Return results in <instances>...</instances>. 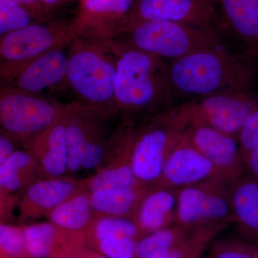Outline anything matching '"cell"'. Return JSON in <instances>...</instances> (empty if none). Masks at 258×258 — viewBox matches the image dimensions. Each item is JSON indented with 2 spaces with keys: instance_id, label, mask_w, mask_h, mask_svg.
Listing matches in <instances>:
<instances>
[{
  "instance_id": "8",
  "label": "cell",
  "mask_w": 258,
  "mask_h": 258,
  "mask_svg": "<svg viewBox=\"0 0 258 258\" xmlns=\"http://www.w3.org/2000/svg\"><path fill=\"white\" fill-rule=\"evenodd\" d=\"M93 108L74 102L66 107V123L69 149L68 175L96 169L104 161L111 135L107 121Z\"/></svg>"
},
{
  "instance_id": "13",
  "label": "cell",
  "mask_w": 258,
  "mask_h": 258,
  "mask_svg": "<svg viewBox=\"0 0 258 258\" xmlns=\"http://www.w3.org/2000/svg\"><path fill=\"white\" fill-rule=\"evenodd\" d=\"M135 0H83L73 20L76 38L111 40L128 25Z\"/></svg>"
},
{
  "instance_id": "34",
  "label": "cell",
  "mask_w": 258,
  "mask_h": 258,
  "mask_svg": "<svg viewBox=\"0 0 258 258\" xmlns=\"http://www.w3.org/2000/svg\"><path fill=\"white\" fill-rule=\"evenodd\" d=\"M24 144L13 134L1 129L0 130V165L5 163L20 147Z\"/></svg>"
},
{
  "instance_id": "6",
  "label": "cell",
  "mask_w": 258,
  "mask_h": 258,
  "mask_svg": "<svg viewBox=\"0 0 258 258\" xmlns=\"http://www.w3.org/2000/svg\"><path fill=\"white\" fill-rule=\"evenodd\" d=\"M76 38L71 21L36 23L1 37V85L10 81L27 64L49 51L72 43Z\"/></svg>"
},
{
  "instance_id": "23",
  "label": "cell",
  "mask_w": 258,
  "mask_h": 258,
  "mask_svg": "<svg viewBox=\"0 0 258 258\" xmlns=\"http://www.w3.org/2000/svg\"><path fill=\"white\" fill-rule=\"evenodd\" d=\"M230 201L233 224L244 236L258 242V179L246 172L233 181Z\"/></svg>"
},
{
  "instance_id": "11",
  "label": "cell",
  "mask_w": 258,
  "mask_h": 258,
  "mask_svg": "<svg viewBox=\"0 0 258 258\" xmlns=\"http://www.w3.org/2000/svg\"><path fill=\"white\" fill-rule=\"evenodd\" d=\"M140 20L186 24L214 30L221 35L218 15L212 0H137L128 25Z\"/></svg>"
},
{
  "instance_id": "29",
  "label": "cell",
  "mask_w": 258,
  "mask_h": 258,
  "mask_svg": "<svg viewBox=\"0 0 258 258\" xmlns=\"http://www.w3.org/2000/svg\"><path fill=\"white\" fill-rule=\"evenodd\" d=\"M36 23L38 22L23 7L10 0H0L1 37Z\"/></svg>"
},
{
  "instance_id": "5",
  "label": "cell",
  "mask_w": 258,
  "mask_h": 258,
  "mask_svg": "<svg viewBox=\"0 0 258 258\" xmlns=\"http://www.w3.org/2000/svg\"><path fill=\"white\" fill-rule=\"evenodd\" d=\"M191 124L184 102L150 117L134 126L132 163L140 184L157 182L168 157Z\"/></svg>"
},
{
  "instance_id": "2",
  "label": "cell",
  "mask_w": 258,
  "mask_h": 258,
  "mask_svg": "<svg viewBox=\"0 0 258 258\" xmlns=\"http://www.w3.org/2000/svg\"><path fill=\"white\" fill-rule=\"evenodd\" d=\"M252 54L234 53L225 47H218L168 61L174 98L186 102L227 90L249 88L255 75L249 60Z\"/></svg>"
},
{
  "instance_id": "19",
  "label": "cell",
  "mask_w": 258,
  "mask_h": 258,
  "mask_svg": "<svg viewBox=\"0 0 258 258\" xmlns=\"http://www.w3.org/2000/svg\"><path fill=\"white\" fill-rule=\"evenodd\" d=\"M23 226L32 258L76 255L87 249L86 234L64 230L50 221Z\"/></svg>"
},
{
  "instance_id": "17",
  "label": "cell",
  "mask_w": 258,
  "mask_h": 258,
  "mask_svg": "<svg viewBox=\"0 0 258 258\" xmlns=\"http://www.w3.org/2000/svg\"><path fill=\"white\" fill-rule=\"evenodd\" d=\"M47 178L40 163L26 149L16 151L0 165L1 222L12 220L20 198L29 186Z\"/></svg>"
},
{
  "instance_id": "39",
  "label": "cell",
  "mask_w": 258,
  "mask_h": 258,
  "mask_svg": "<svg viewBox=\"0 0 258 258\" xmlns=\"http://www.w3.org/2000/svg\"><path fill=\"white\" fill-rule=\"evenodd\" d=\"M87 249L86 250L83 251V252L79 254H76V255L71 256H63V257H48V258H85L86 256V252H87Z\"/></svg>"
},
{
  "instance_id": "16",
  "label": "cell",
  "mask_w": 258,
  "mask_h": 258,
  "mask_svg": "<svg viewBox=\"0 0 258 258\" xmlns=\"http://www.w3.org/2000/svg\"><path fill=\"white\" fill-rule=\"evenodd\" d=\"M186 137L204 157L232 183L246 174L237 139L202 123L190 124Z\"/></svg>"
},
{
  "instance_id": "27",
  "label": "cell",
  "mask_w": 258,
  "mask_h": 258,
  "mask_svg": "<svg viewBox=\"0 0 258 258\" xmlns=\"http://www.w3.org/2000/svg\"><path fill=\"white\" fill-rule=\"evenodd\" d=\"M189 233L177 225L155 231L137 242V258H167L173 249L186 240Z\"/></svg>"
},
{
  "instance_id": "33",
  "label": "cell",
  "mask_w": 258,
  "mask_h": 258,
  "mask_svg": "<svg viewBox=\"0 0 258 258\" xmlns=\"http://www.w3.org/2000/svg\"><path fill=\"white\" fill-rule=\"evenodd\" d=\"M242 157L258 149V110L246 120L237 137Z\"/></svg>"
},
{
  "instance_id": "4",
  "label": "cell",
  "mask_w": 258,
  "mask_h": 258,
  "mask_svg": "<svg viewBox=\"0 0 258 258\" xmlns=\"http://www.w3.org/2000/svg\"><path fill=\"white\" fill-rule=\"evenodd\" d=\"M117 49H134L171 61L204 49L225 47L214 30L162 20L129 24L111 40Z\"/></svg>"
},
{
  "instance_id": "10",
  "label": "cell",
  "mask_w": 258,
  "mask_h": 258,
  "mask_svg": "<svg viewBox=\"0 0 258 258\" xmlns=\"http://www.w3.org/2000/svg\"><path fill=\"white\" fill-rule=\"evenodd\" d=\"M191 123H202L237 139L246 120L258 110L249 88L232 89L184 102Z\"/></svg>"
},
{
  "instance_id": "1",
  "label": "cell",
  "mask_w": 258,
  "mask_h": 258,
  "mask_svg": "<svg viewBox=\"0 0 258 258\" xmlns=\"http://www.w3.org/2000/svg\"><path fill=\"white\" fill-rule=\"evenodd\" d=\"M115 49V106L125 123H140L176 106L168 61L134 49Z\"/></svg>"
},
{
  "instance_id": "3",
  "label": "cell",
  "mask_w": 258,
  "mask_h": 258,
  "mask_svg": "<svg viewBox=\"0 0 258 258\" xmlns=\"http://www.w3.org/2000/svg\"><path fill=\"white\" fill-rule=\"evenodd\" d=\"M117 59L111 40L77 37L70 45L66 88L77 103L108 120L118 115L115 102Z\"/></svg>"
},
{
  "instance_id": "40",
  "label": "cell",
  "mask_w": 258,
  "mask_h": 258,
  "mask_svg": "<svg viewBox=\"0 0 258 258\" xmlns=\"http://www.w3.org/2000/svg\"><path fill=\"white\" fill-rule=\"evenodd\" d=\"M81 1H83V0H81Z\"/></svg>"
},
{
  "instance_id": "38",
  "label": "cell",
  "mask_w": 258,
  "mask_h": 258,
  "mask_svg": "<svg viewBox=\"0 0 258 258\" xmlns=\"http://www.w3.org/2000/svg\"><path fill=\"white\" fill-rule=\"evenodd\" d=\"M64 0H42L46 10L50 9L51 8H54L56 5L60 4Z\"/></svg>"
},
{
  "instance_id": "26",
  "label": "cell",
  "mask_w": 258,
  "mask_h": 258,
  "mask_svg": "<svg viewBox=\"0 0 258 258\" xmlns=\"http://www.w3.org/2000/svg\"><path fill=\"white\" fill-rule=\"evenodd\" d=\"M144 236L133 220L96 213L86 232L88 246L91 249L108 237H127L139 241Z\"/></svg>"
},
{
  "instance_id": "36",
  "label": "cell",
  "mask_w": 258,
  "mask_h": 258,
  "mask_svg": "<svg viewBox=\"0 0 258 258\" xmlns=\"http://www.w3.org/2000/svg\"><path fill=\"white\" fill-rule=\"evenodd\" d=\"M243 161L246 172L258 179V149L244 156Z\"/></svg>"
},
{
  "instance_id": "20",
  "label": "cell",
  "mask_w": 258,
  "mask_h": 258,
  "mask_svg": "<svg viewBox=\"0 0 258 258\" xmlns=\"http://www.w3.org/2000/svg\"><path fill=\"white\" fill-rule=\"evenodd\" d=\"M220 32L242 44L246 51L258 50V0H212Z\"/></svg>"
},
{
  "instance_id": "14",
  "label": "cell",
  "mask_w": 258,
  "mask_h": 258,
  "mask_svg": "<svg viewBox=\"0 0 258 258\" xmlns=\"http://www.w3.org/2000/svg\"><path fill=\"white\" fill-rule=\"evenodd\" d=\"M70 45L57 47L37 57L1 85V88L42 96L66 89Z\"/></svg>"
},
{
  "instance_id": "31",
  "label": "cell",
  "mask_w": 258,
  "mask_h": 258,
  "mask_svg": "<svg viewBox=\"0 0 258 258\" xmlns=\"http://www.w3.org/2000/svg\"><path fill=\"white\" fill-rule=\"evenodd\" d=\"M206 258H258V246L234 239L219 240Z\"/></svg>"
},
{
  "instance_id": "25",
  "label": "cell",
  "mask_w": 258,
  "mask_h": 258,
  "mask_svg": "<svg viewBox=\"0 0 258 258\" xmlns=\"http://www.w3.org/2000/svg\"><path fill=\"white\" fill-rule=\"evenodd\" d=\"M94 216L91 192L84 190L61 204L46 218L64 230L86 234Z\"/></svg>"
},
{
  "instance_id": "12",
  "label": "cell",
  "mask_w": 258,
  "mask_h": 258,
  "mask_svg": "<svg viewBox=\"0 0 258 258\" xmlns=\"http://www.w3.org/2000/svg\"><path fill=\"white\" fill-rule=\"evenodd\" d=\"M134 126L124 123L112 134L104 161L95 174L83 179L90 192L140 184L134 174L132 163Z\"/></svg>"
},
{
  "instance_id": "15",
  "label": "cell",
  "mask_w": 258,
  "mask_h": 258,
  "mask_svg": "<svg viewBox=\"0 0 258 258\" xmlns=\"http://www.w3.org/2000/svg\"><path fill=\"white\" fill-rule=\"evenodd\" d=\"M213 179L229 181L211 161L191 145L186 133L166 159L160 177L152 187L179 189Z\"/></svg>"
},
{
  "instance_id": "18",
  "label": "cell",
  "mask_w": 258,
  "mask_h": 258,
  "mask_svg": "<svg viewBox=\"0 0 258 258\" xmlns=\"http://www.w3.org/2000/svg\"><path fill=\"white\" fill-rule=\"evenodd\" d=\"M86 189L83 179L71 176L45 178L29 186L18 205V221L21 223L47 217L61 204Z\"/></svg>"
},
{
  "instance_id": "7",
  "label": "cell",
  "mask_w": 258,
  "mask_h": 258,
  "mask_svg": "<svg viewBox=\"0 0 258 258\" xmlns=\"http://www.w3.org/2000/svg\"><path fill=\"white\" fill-rule=\"evenodd\" d=\"M232 183L213 179L178 189L176 225L186 232L221 231L233 224Z\"/></svg>"
},
{
  "instance_id": "28",
  "label": "cell",
  "mask_w": 258,
  "mask_h": 258,
  "mask_svg": "<svg viewBox=\"0 0 258 258\" xmlns=\"http://www.w3.org/2000/svg\"><path fill=\"white\" fill-rule=\"evenodd\" d=\"M0 258H32L23 225L1 222Z\"/></svg>"
},
{
  "instance_id": "24",
  "label": "cell",
  "mask_w": 258,
  "mask_h": 258,
  "mask_svg": "<svg viewBox=\"0 0 258 258\" xmlns=\"http://www.w3.org/2000/svg\"><path fill=\"white\" fill-rule=\"evenodd\" d=\"M150 188L139 184L93 191L91 192V206L96 214L134 220L141 203Z\"/></svg>"
},
{
  "instance_id": "35",
  "label": "cell",
  "mask_w": 258,
  "mask_h": 258,
  "mask_svg": "<svg viewBox=\"0 0 258 258\" xmlns=\"http://www.w3.org/2000/svg\"><path fill=\"white\" fill-rule=\"evenodd\" d=\"M10 1L23 7L37 22L43 20L46 8L42 0H10Z\"/></svg>"
},
{
  "instance_id": "32",
  "label": "cell",
  "mask_w": 258,
  "mask_h": 258,
  "mask_svg": "<svg viewBox=\"0 0 258 258\" xmlns=\"http://www.w3.org/2000/svg\"><path fill=\"white\" fill-rule=\"evenodd\" d=\"M137 242L127 237H108L97 242L91 249L111 258H137Z\"/></svg>"
},
{
  "instance_id": "22",
  "label": "cell",
  "mask_w": 258,
  "mask_h": 258,
  "mask_svg": "<svg viewBox=\"0 0 258 258\" xmlns=\"http://www.w3.org/2000/svg\"><path fill=\"white\" fill-rule=\"evenodd\" d=\"M177 202L178 189L151 187L134 221L145 235L176 225Z\"/></svg>"
},
{
  "instance_id": "21",
  "label": "cell",
  "mask_w": 258,
  "mask_h": 258,
  "mask_svg": "<svg viewBox=\"0 0 258 258\" xmlns=\"http://www.w3.org/2000/svg\"><path fill=\"white\" fill-rule=\"evenodd\" d=\"M23 148L36 158L47 178L68 175L69 149L66 112L54 124L27 141Z\"/></svg>"
},
{
  "instance_id": "30",
  "label": "cell",
  "mask_w": 258,
  "mask_h": 258,
  "mask_svg": "<svg viewBox=\"0 0 258 258\" xmlns=\"http://www.w3.org/2000/svg\"><path fill=\"white\" fill-rule=\"evenodd\" d=\"M219 232L220 231L204 230L191 232L186 240L171 251L167 258H200Z\"/></svg>"
},
{
  "instance_id": "37",
  "label": "cell",
  "mask_w": 258,
  "mask_h": 258,
  "mask_svg": "<svg viewBox=\"0 0 258 258\" xmlns=\"http://www.w3.org/2000/svg\"><path fill=\"white\" fill-rule=\"evenodd\" d=\"M85 258H111L100 254L99 252L93 250L92 249H88Z\"/></svg>"
},
{
  "instance_id": "9",
  "label": "cell",
  "mask_w": 258,
  "mask_h": 258,
  "mask_svg": "<svg viewBox=\"0 0 258 258\" xmlns=\"http://www.w3.org/2000/svg\"><path fill=\"white\" fill-rule=\"evenodd\" d=\"M64 105L47 97L1 88V129L25 142L46 130L60 119L66 111Z\"/></svg>"
}]
</instances>
